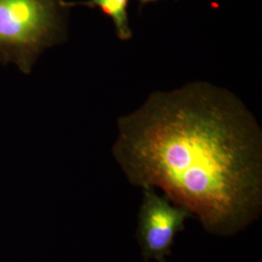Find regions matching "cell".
<instances>
[{
    "label": "cell",
    "instance_id": "277c9868",
    "mask_svg": "<svg viewBox=\"0 0 262 262\" xmlns=\"http://www.w3.org/2000/svg\"><path fill=\"white\" fill-rule=\"evenodd\" d=\"M128 2L129 0H88L84 2H66L63 0V6L70 8L77 5H84L90 8H99L106 16L113 19L118 38L122 41H127L132 38L127 12Z\"/></svg>",
    "mask_w": 262,
    "mask_h": 262
},
{
    "label": "cell",
    "instance_id": "5b68a950",
    "mask_svg": "<svg viewBox=\"0 0 262 262\" xmlns=\"http://www.w3.org/2000/svg\"><path fill=\"white\" fill-rule=\"evenodd\" d=\"M138 1H139L141 5H146V4L150 3V2H155V1H158V0H138Z\"/></svg>",
    "mask_w": 262,
    "mask_h": 262
},
{
    "label": "cell",
    "instance_id": "3957f363",
    "mask_svg": "<svg viewBox=\"0 0 262 262\" xmlns=\"http://www.w3.org/2000/svg\"><path fill=\"white\" fill-rule=\"evenodd\" d=\"M190 215L184 207L173 204L165 195H159L155 187H143L136 235L144 260L167 262L175 238L185 230Z\"/></svg>",
    "mask_w": 262,
    "mask_h": 262
},
{
    "label": "cell",
    "instance_id": "6da1fadb",
    "mask_svg": "<svg viewBox=\"0 0 262 262\" xmlns=\"http://www.w3.org/2000/svg\"><path fill=\"white\" fill-rule=\"evenodd\" d=\"M112 154L134 187H159L204 230L233 236L262 211V132L227 90L193 82L156 92L118 121Z\"/></svg>",
    "mask_w": 262,
    "mask_h": 262
},
{
    "label": "cell",
    "instance_id": "7a4b0ae2",
    "mask_svg": "<svg viewBox=\"0 0 262 262\" xmlns=\"http://www.w3.org/2000/svg\"><path fill=\"white\" fill-rule=\"evenodd\" d=\"M63 0H0V62L29 74L47 48L66 37Z\"/></svg>",
    "mask_w": 262,
    "mask_h": 262
}]
</instances>
